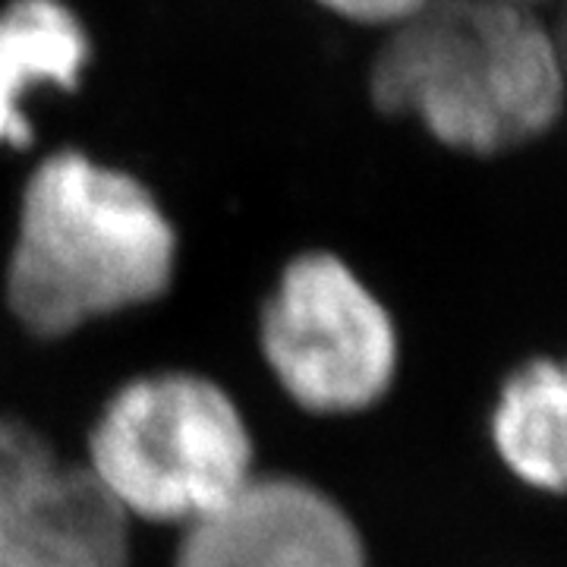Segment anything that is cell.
<instances>
[{
	"instance_id": "1",
	"label": "cell",
	"mask_w": 567,
	"mask_h": 567,
	"mask_svg": "<svg viewBox=\"0 0 567 567\" xmlns=\"http://www.w3.org/2000/svg\"><path fill=\"white\" fill-rule=\"evenodd\" d=\"M369 99L388 117H416L447 148L502 155L558 123L565 70L539 10L425 0L372 58Z\"/></svg>"
},
{
	"instance_id": "2",
	"label": "cell",
	"mask_w": 567,
	"mask_h": 567,
	"mask_svg": "<svg viewBox=\"0 0 567 567\" xmlns=\"http://www.w3.org/2000/svg\"><path fill=\"white\" fill-rule=\"evenodd\" d=\"M177 230L148 186L82 152L32 171L7 262V306L35 338L152 303L174 281Z\"/></svg>"
},
{
	"instance_id": "3",
	"label": "cell",
	"mask_w": 567,
	"mask_h": 567,
	"mask_svg": "<svg viewBox=\"0 0 567 567\" xmlns=\"http://www.w3.org/2000/svg\"><path fill=\"white\" fill-rule=\"evenodd\" d=\"M85 466L130 520L189 527L256 473L240 404L199 372L133 379L89 432Z\"/></svg>"
},
{
	"instance_id": "4",
	"label": "cell",
	"mask_w": 567,
	"mask_h": 567,
	"mask_svg": "<svg viewBox=\"0 0 567 567\" xmlns=\"http://www.w3.org/2000/svg\"><path fill=\"white\" fill-rule=\"evenodd\" d=\"M259 341L284 394L319 416L379 404L401 360L385 303L331 252H303L284 268L262 306Z\"/></svg>"
},
{
	"instance_id": "5",
	"label": "cell",
	"mask_w": 567,
	"mask_h": 567,
	"mask_svg": "<svg viewBox=\"0 0 567 567\" xmlns=\"http://www.w3.org/2000/svg\"><path fill=\"white\" fill-rule=\"evenodd\" d=\"M130 527L89 466L0 413V567H130Z\"/></svg>"
},
{
	"instance_id": "6",
	"label": "cell",
	"mask_w": 567,
	"mask_h": 567,
	"mask_svg": "<svg viewBox=\"0 0 567 567\" xmlns=\"http://www.w3.org/2000/svg\"><path fill=\"white\" fill-rule=\"evenodd\" d=\"M174 567H369L360 527L324 488L252 473L227 502L183 527Z\"/></svg>"
},
{
	"instance_id": "7",
	"label": "cell",
	"mask_w": 567,
	"mask_h": 567,
	"mask_svg": "<svg viewBox=\"0 0 567 567\" xmlns=\"http://www.w3.org/2000/svg\"><path fill=\"white\" fill-rule=\"evenodd\" d=\"M92 58L80 17L61 0H10L0 10V145L35 140L22 102L44 85L73 92Z\"/></svg>"
},
{
	"instance_id": "8",
	"label": "cell",
	"mask_w": 567,
	"mask_h": 567,
	"mask_svg": "<svg viewBox=\"0 0 567 567\" xmlns=\"http://www.w3.org/2000/svg\"><path fill=\"white\" fill-rule=\"evenodd\" d=\"M492 445L520 483L558 495L567 473V375L536 357L507 375L492 410Z\"/></svg>"
},
{
	"instance_id": "9",
	"label": "cell",
	"mask_w": 567,
	"mask_h": 567,
	"mask_svg": "<svg viewBox=\"0 0 567 567\" xmlns=\"http://www.w3.org/2000/svg\"><path fill=\"white\" fill-rule=\"evenodd\" d=\"M331 13L360 25H398L413 17L425 0H319Z\"/></svg>"
},
{
	"instance_id": "10",
	"label": "cell",
	"mask_w": 567,
	"mask_h": 567,
	"mask_svg": "<svg viewBox=\"0 0 567 567\" xmlns=\"http://www.w3.org/2000/svg\"><path fill=\"white\" fill-rule=\"evenodd\" d=\"M507 3H520V7H529V10H543L548 0H507Z\"/></svg>"
}]
</instances>
